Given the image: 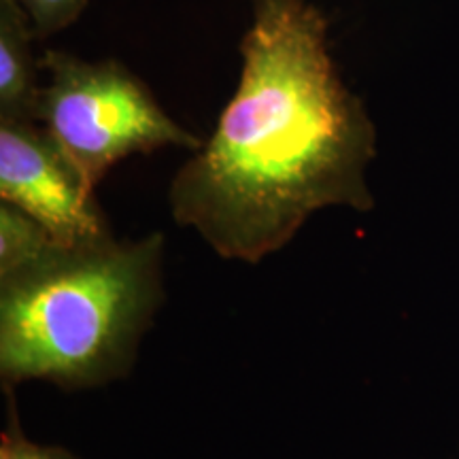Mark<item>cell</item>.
Segmentation results:
<instances>
[{"label": "cell", "mask_w": 459, "mask_h": 459, "mask_svg": "<svg viewBox=\"0 0 459 459\" xmlns=\"http://www.w3.org/2000/svg\"><path fill=\"white\" fill-rule=\"evenodd\" d=\"M240 56L238 88L211 139L177 170L169 204L223 260L257 264L321 209L375 206L377 130L308 0H251Z\"/></svg>", "instance_id": "cell-1"}, {"label": "cell", "mask_w": 459, "mask_h": 459, "mask_svg": "<svg viewBox=\"0 0 459 459\" xmlns=\"http://www.w3.org/2000/svg\"><path fill=\"white\" fill-rule=\"evenodd\" d=\"M164 234L66 247L0 274V377L90 389L122 378L164 300Z\"/></svg>", "instance_id": "cell-2"}, {"label": "cell", "mask_w": 459, "mask_h": 459, "mask_svg": "<svg viewBox=\"0 0 459 459\" xmlns=\"http://www.w3.org/2000/svg\"><path fill=\"white\" fill-rule=\"evenodd\" d=\"M37 124L65 152L94 192L102 177L134 153L162 147L198 152L204 145L175 122L147 85L115 60L88 62L65 51H45Z\"/></svg>", "instance_id": "cell-3"}, {"label": "cell", "mask_w": 459, "mask_h": 459, "mask_svg": "<svg viewBox=\"0 0 459 459\" xmlns=\"http://www.w3.org/2000/svg\"><path fill=\"white\" fill-rule=\"evenodd\" d=\"M0 200L43 226L60 245L113 238L94 192L37 122L0 119Z\"/></svg>", "instance_id": "cell-4"}, {"label": "cell", "mask_w": 459, "mask_h": 459, "mask_svg": "<svg viewBox=\"0 0 459 459\" xmlns=\"http://www.w3.org/2000/svg\"><path fill=\"white\" fill-rule=\"evenodd\" d=\"M32 39L15 0H0V119L37 122L41 66L32 54Z\"/></svg>", "instance_id": "cell-5"}, {"label": "cell", "mask_w": 459, "mask_h": 459, "mask_svg": "<svg viewBox=\"0 0 459 459\" xmlns=\"http://www.w3.org/2000/svg\"><path fill=\"white\" fill-rule=\"evenodd\" d=\"M51 243L48 230L13 204L0 200V274L41 255Z\"/></svg>", "instance_id": "cell-6"}, {"label": "cell", "mask_w": 459, "mask_h": 459, "mask_svg": "<svg viewBox=\"0 0 459 459\" xmlns=\"http://www.w3.org/2000/svg\"><path fill=\"white\" fill-rule=\"evenodd\" d=\"M34 39H45L77 22L88 0H15Z\"/></svg>", "instance_id": "cell-7"}, {"label": "cell", "mask_w": 459, "mask_h": 459, "mask_svg": "<svg viewBox=\"0 0 459 459\" xmlns=\"http://www.w3.org/2000/svg\"><path fill=\"white\" fill-rule=\"evenodd\" d=\"M0 459H79L62 446L37 445L20 434L17 428L4 429L0 438Z\"/></svg>", "instance_id": "cell-8"}]
</instances>
